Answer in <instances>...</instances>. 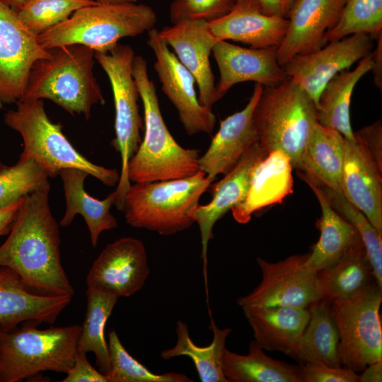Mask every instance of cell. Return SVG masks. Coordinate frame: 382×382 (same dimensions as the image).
I'll return each mask as SVG.
<instances>
[{
  "label": "cell",
  "mask_w": 382,
  "mask_h": 382,
  "mask_svg": "<svg viewBox=\"0 0 382 382\" xmlns=\"http://www.w3.org/2000/svg\"><path fill=\"white\" fill-rule=\"evenodd\" d=\"M50 187L23 197L0 246V266L16 272L37 293L73 296L74 289L61 262L59 224L50 210Z\"/></svg>",
  "instance_id": "6da1fadb"
},
{
  "label": "cell",
  "mask_w": 382,
  "mask_h": 382,
  "mask_svg": "<svg viewBox=\"0 0 382 382\" xmlns=\"http://www.w3.org/2000/svg\"><path fill=\"white\" fill-rule=\"evenodd\" d=\"M132 76L141 100L145 132L137 151L128 163L130 182L170 180L190 177L199 170V151L180 146L162 117L154 81L148 74L146 60L135 55Z\"/></svg>",
  "instance_id": "7a4b0ae2"
},
{
  "label": "cell",
  "mask_w": 382,
  "mask_h": 382,
  "mask_svg": "<svg viewBox=\"0 0 382 382\" xmlns=\"http://www.w3.org/2000/svg\"><path fill=\"white\" fill-rule=\"evenodd\" d=\"M47 50L50 56L31 67L21 100L48 99L70 114H83L88 120L94 105L105 103L93 74L94 50L78 44Z\"/></svg>",
  "instance_id": "3957f363"
},
{
  "label": "cell",
  "mask_w": 382,
  "mask_h": 382,
  "mask_svg": "<svg viewBox=\"0 0 382 382\" xmlns=\"http://www.w3.org/2000/svg\"><path fill=\"white\" fill-rule=\"evenodd\" d=\"M154 10L137 3H99L76 11L64 22L37 36L45 50L82 45L94 52L108 53L123 37H136L154 28Z\"/></svg>",
  "instance_id": "277c9868"
},
{
  "label": "cell",
  "mask_w": 382,
  "mask_h": 382,
  "mask_svg": "<svg viewBox=\"0 0 382 382\" xmlns=\"http://www.w3.org/2000/svg\"><path fill=\"white\" fill-rule=\"evenodd\" d=\"M211 183L202 170L180 179L134 183L125 196V221L161 236L185 231L195 223L199 199Z\"/></svg>",
  "instance_id": "5b68a950"
},
{
  "label": "cell",
  "mask_w": 382,
  "mask_h": 382,
  "mask_svg": "<svg viewBox=\"0 0 382 382\" xmlns=\"http://www.w3.org/2000/svg\"><path fill=\"white\" fill-rule=\"evenodd\" d=\"M26 321L10 331L0 328V382H20L42 371L66 374L73 366L81 327L38 329Z\"/></svg>",
  "instance_id": "8992f818"
},
{
  "label": "cell",
  "mask_w": 382,
  "mask_h": 382,
  "mask_svg": "<svg viewBox=\"0 0 382 382\" xmlns=\"http://www.w3.org/2000/svg\"><path fill=\"white\" fill-rule=\"evenodd\" d=\"M253 121L260 146L267 153L280 151L299 170L303 151L317 122L312 99L293 79L263 87Z\"/></svg>",
  "instance_id": "52a82bcc"
},
{
  "label": "cell",
  "mask_w": 382,
  "mask_h": 382,
  "mask_svg": "<svg viewBox=\"0 0 382 382\" xmlns=\"http://www.w3.org/2000/svg\"><path fill=\"white\" fill-rule=\"evenodd\" d=\"M16 110L4 115V123L20 133L23 149L20 158L32 159L50 178H54L64 168L86 171L105 185L118 183L116 169L96 165L81 155L62 131L59 123L47 117L42 100H21Z\"/></svg>",
  "instance_id": "ba28073f"
},
{
  "label": "cell",
  "mask_w": 382,
  "mask_h": 382,
  "mask_svg": "<svg viewBox=\"0 0 382 382\" xmlns=\"http://www.w3.org/2000/svg\"><path fill=\"white\" fill-rule=\"evenodd\" d=\"M95 59L111 84L115 110V138L111 145L121 156V173L115 190L117 209L122 211L125 196L131 186L128 163L141 141L144 123L139 112V91L132 76L134 52L129 45L117 44L110 52H95Z\"/></svg>",
  "instance_id": "9c48e42d"
},
{
  "label": "cell",
  "mask_w": 382,
  "mask_h": 382,
  "mask_svg": "<svg viewBox=\"0 0 382 382\" xmlns=\"http://www.w3.org/2000/svg\"><path fill=\"white\" fill-rule=\"evenodd\" d=\"M381 302L382 288L373 280L353 296L330 303L342 366L359 373L382 359Z\"/></svg>",
  "instance_id": "30bf717a"
},
{
  "label": "cell",
  "mask_w": 382,
  "mask_h": 382,
  "mask_svg": "<svg viewBox=\"0 0 382 382\" xmlns=\"http://www.w3.org/2000/svg\"><path fill=\"white\" fill-rule=\"evenodd\" d=\"M308 255H293L277 262L257 257L262 281L250 294L238 298L237 304L242 308H308L320 299L316 272L305 265Z\"/></svg>",
  "instance_id": "8fae6325"
},
{
  "label": "cell",
  "mask_w": 382,
  "mask_h": 382,
  "mask_svg": "<svg viewBox=\"0 0 382 382\" xmlns=\"http://www.w3.org/2000/svg\"><path fill=\"white\" fill-rule=\"evenodd\" d=\"M146 43L156 58L154 66L161 90L176 108L186 133L189 136L199 132L211 134L216 117L212 109L199 103L193 75L170 50L158 30L154 28L148 32Z\"/></svg>",
  "instance_id": "7c38bea8"
},
{
  "label": "cell",
  "mask_w": 382,
  "mask_h": 382,
  "mask_svg": "<svg viewBox=\"0 0 382 382\" xmlns=\"http://www.w3.org/2000/svg\"><path fill=\"white\" fill-rule=\"evenodd\" d=\"M50 56L18 13L0 0V103L20 100L31 67Z\"/></svg>",
  "instance_id": "4fadbf2b"
},
{
  "label": "cell",
  "mask_w": 382,
  "mask_h": 382,
  "mask_svg": "<svg viewBox=\"0 0 382 382\" xmlns=\"http://www.w3.org/2000/svg\"><path fill=\"white\" fill-rule=\"evenodd\" d=\"M373 39L366 33H354L328 42L318 50L294 56L282 67L287 76L296 82L318 105L328 82L371 52Z\"/></svg>",
  "instance_id": "5bb4252c"
},
{
  "label": "cell",
  "mask_w": 382,
  "mask_h": 382,
  "mask_svg": "<svg viewBox=\"0 0 382 382\" xmlns=\"http://www.w3.org/2000/svg\"><path fill=\"white\" fill-rule=\"evenodd\" d=\"M150 273L144 243L122 237L108 244L94 260L86 277L87 287L120 297L141 289Z\"/></svg>",
  "instance_id": "9a60e30c"
},
{
  "label": "cell",
  "mask_w": 382,
  "mask_h": 382,
  "mask_svg": "<svg viewBox=\"0 0 382 382\" xmlns=\"http://www.w3.org/2000/svg\"><path fill=\"white\" fill-rule=\"evenodd\" d=\"M277 47L245 48L218 40L212 49L219 71L215 86L218 101L235 84L254 81L264 87L278 86L289 77L277 58Z\"/></svg>",
  "instance_id": "2e32d148"
},
{
  "label": "cell",
  "mask_w": 382,
  "mask_h": 382,
  "mask_svg": "<svg viewBox=\"0 0 382 382\" xmlns=\"http://www.w3.org/2000/svg\"><path fill=\"white\" fill-rule=\"evenodd\" d=\"M267 154L257 141L253 144L230 172L221 180L210 185L212 200L207 204H199L195 212V221L200 231L201 260L206 287L208 245L214 238L213 228L228 211L243 202L249 190L253 172Z\"/></svg>",
  "instance_id": "e0dca14e"
},
{
  "label": "cell",
  "mask_w": 382,
  "mask_h": 382,
  "mask_svg": "<svg viewBox=\"0 0 382 382\" xmlns=\"http://www.w3.org/2000/svg\"><path fill=\"white\" fill-rule=\"evenodd\" d=\"M161 37L182 64L193 75L199 90V103L209 109L216 102L214 76L209 56L218 41L212 34L208 22L184 21L158 31Z\"/></svg>",
  "instance_id": "ac0fdd59"
},
{
  "label": "cell",
  "mask_w": 382,
  "mask_h": 382,
  "mask_svg": "<svg viewBox=\"0 0 382 382\" xmlns=\"http://www.w3.org/2000/svg\"><path fill=\"white\" fill-rule=\"evenodd\" d=\"M345 0H296L287 18L288 28L277 50L283 66L296 55L314 52L325 45L324 35L339 21Z\"/></svg>",
  "instance_id": "d6986e66"
},
{
  "label": "cell",
  "mask_w": 382,
  "mask_h": 382,
  "mask_svg": "<svg viewBox=\"0 0 382 382\" xmlns=\"http://www.w3.org/2000/svg\"><path fill=\"white\" fill-rule=\"evenodd\" d=\"M263 87L255 83L245 107L221 122L209 148L199 156V170L212 183L218 175L230 172L243 154L257 141L253 114Z\"/></svg>",
  "instance_id": "ffe728a7"
},
{
  "label": "cell",
  "mask_w": 382,
  "mask_h": 382,
  "mask_svg": "<svg viewBox=\"0 0 382 382\" xmlns=\"http://www.w3.org/2000/svg\"><path fill=\"white\" fill-rule=\"evenodd\" d=\"M71 299L37 293L16 272L0 266V328L5 331L30 320L53 324Z\"/></svg>",
  "instance_id": "44dd1931"
},
{
  "label": "cell",
  "mask_w": 382,
  "mask_h": 382,
  "mask_svg": "<svg viewBox=\"0 0 382 382\" xmlns=\"http://www.w3.org/2000/svg\"><path fill=\"white\" fill-rule=\"evenodd\" d=\"M341 190L382 233V170L355 139H345Z\"/></svg>",
  "instance_id": "7402d4cb"
},
{
  "label": "cell",
  "mask_w": 382,
  "mask_h": 382,
  "mask_svg": "<svg viewBox=\"0 0 382 382\" xmlns=\"http://www.w3.org/2000/svg\"><path fill=\"white\" fill-rule=\"evenodd\" d=\"M287 18L262 13L249 0H236L223 17L208 22L217 40H233L253 48L278 47L286 33Z\"/></svg>",
  "instance_id": "603a6c76"
},
{
  "label": "cell",
  "mask_w": 382,
  "mask_h": 382,
  "mask_svg": "<svg viewBox=\"0 0 382 382\" xmlns=\"http://www.w3.org/2000/svg\"><path fill=\"white\" fill-rule=\"evenodd\" d=\"M292 169L284 153H268L253 172L246 197L231 209L234 219L246 224L255 212L282 202L293 191Z\"/></svg>",
  "instance_id": "cb8c5ba5"
},
{
  "label": "cell",
  "mask_w": 382,
  "mask_h": 382,
  "mask_svg": "<svg viewBox=\"0 0 382 382\" xmlns=\"http://www.w3.org/2000/svg\"><path fill=\"white\" fill-rule=\"evenodd\" d=\"M256 342L264 349L289 357L295 349L308 320V308L243 307Z\"/></svg>",
  "instance_id": "d4e9b609"
},
{
  "label": "cell",
  "mask_w": 382,
  "mask_h": 382,
  "mask_svg": "<svg viewBox=\"0 0 382 382\" xmlns=\"http://www.w3.org/2000/svg\"><path fill=\"white\" fill-rule=\"evenodd\" d=\"M298 175L312 190L321 209V216L316 222L320 238L305 262L307 267L318 272L334 264L361 238L356 228L333 209L319 184L302 172L298 171Z\"/></svg>",
  "instance_id": "484cf974"
},
{
  "label": "cell",
  "mask_w": 382,
  "mask_h": 382,
  "mask_svg": "<svg viewBox=\"0 0 382 382\" xmlns=\"http://www.w3.org/2000/svg\"><path fill=\"white\" fill-rule=\"evenodd\" d=\"M59 175L63 182L66 199V210L59 226H68L76 214H81L90 232L91 244L96 247L102 232L118 226L116 218L110 212L115 203V191L99 200L84 190V181L88 175L86 171L69 168L62 169Z\"/></svg>",
  "instance_id": "4316f807"
},
{
  "label": "cell",
  "mask_w": 382,
  "mask_h": 382,
  "mask_svg": "<svg viewBox=\"0 0 382 382\" xmlns=\"http://www.w3.org/2000/svg\"><path fill=\"white\" fill-rule=\"evenodd\" d=\"M330 302L319 299L308 307L309 320L289 357L299 364L342 366L340 335Z\"/></svg>",
  "instance_id": "83f0119b"
},
{
  "label": "cell",
  "mask_w": 382,
  "mask_h": 382,
  "mask_svg": "<svg viewBox=\"0 0 382 382\" xmlns=\"http://www.w3.org/2000/svg\"><path fill=\"white\" fill-rule=\"evenodd\" d=\"M345 138L337 130L316 122L304 147L299 170L318 184L341 190Z\"/></svg>",
  "instance_id": "f1b7e54d"
},
{
  "label": "cell",
  "mask_w": 382,
  "mask_h": 382,
  "mask_svg": "<svg viewBox=\"0 0 382 382\" xmlns=\"http://www.w3.org/2000/svg\"><path fill=\"white\" fill-rule=\"evenodd\" d=\"M372 67L371 52L359 61L354 70H342L328 82L316 107V118L320 125L337 130L346 139H354L350 122L351 98L358 81Z\"/></svg>",
  "instance_id": "f546056e"
},
{
  "label": "cell",
  "mask_w": 382,
  "mask_h": 382,
  "mask_svg": "<svg viewBox=\"0 0 382 382\" xmlns=\"http://www.w3.org/2000/svg\"><path fill=\"white\" fill-rule=\"evenodd\" d=\"M316 274L320 299L330 303L353 296L374 280L373 268L361 238L334 264Z\"/></svg>",
  "instance_id": "4dcf8cb0"
},
{
  "label": "cell",
  "mask_w": 382,
  "mask_h": 382,
  "mask_svg": "<svg viewBox=\"0 0 382 382\" xmlns=\"http://www.w3.org/2000/svg\"><path fill=\"white\" fill-rule=\"evenodd\" d=\"M255 340L247 354L226 348L222 358V371L228 382H300L299 366L267 356Z\"/></svg>",
  "instance_id": "1f68e13d"
},
{
  "label": "cell",
  "mask_w": 382,
  "mask_h": 382,
  "mask_svg": "<svg viewBox=\"0 0 382 382\" xmlns=\"http://www.w3.org/2000/svg\"><path fill=\"white\" fill-rule=\"evenodd\" d=\"M209 329L213 332L210 345L199 347L190 337L187 325L178 320L176 323L177 342L170 349L162 350L160 356L168 360L174 357H190L196 368L202 382H228L222 371V358L226 349V341L232 332L230 328H219L210 315Z\"/></svg>",
  "instance_id": "d6a6232c"
},
{
  "label": "cell",
  "mask_w": 382,
  "mask_h": 382,
  "mask_svg": "<svg viewBox=\"0 0 382 382\" xmlns=\"http://www.w3.org/2000/svg\"><path fill=\"white\" fill-rule=\"evenodd\" d=\"M86 298V312L81 326L77 352L94 353L98 370L106 374L110 369V352L105 328L118 298L91 287H87Z\"/></svg>",
  "instance_id": "836d02e7"
},
{
  "label": "cell",
  "mask_w": 382,
  "mask_h": 382,
  "mask_svg": "<svg viewBox=\"0 0 382 382\" xmlns=\"http://www.w3.org/2000/svg\"><path fill=\"white\" fill-rule=\"evenodd\" d=\"M110 369L108 382H191L183 374H155L135 359L125 348L115 330L108 333Z\"/></svg>",
  "instance_id": "e575fe53"
},
{
  "label": "cell",
  "mask_w": 382,
  "mask_h": 382,
  "mask_svg": "<svg viewBox=\"0 0 382 382\" xmlns=\"http://www.w3.org/2000/svg\"><path fill=\"white\" fill-rule=\"evenodd\" d=\"M359 33L369 35L373 40L382 35V0H345L341 17L325 33L324 42Z\"/></svg>",
  "instance_id": "d590c367"
},
{
  "label": "cell",
  "mask_w": 382,
  "mask_h": 382,
  "mask_svg": "<svg viewBox=\"0 0 382 382\" xmlns=\"http://www.w3.org/2000/svg\"><path fill=\"white\" fill-rule=\"evenodd\" d=\"M320 187L333 209L357 230L369 257L374 280L382 288V233L377 231L364 214L350 203L342 192Z\"/></svg>",
  "instance_id": "8d00e7d4"
},
{
  "label": "cell",
  "mask_w": 382,
  "mask_h": 382,
  "mask_svg": "<svg viewBox=\"0 0 382 382\" xmlns=\"http://www.w3.org/2000/svg\"><path fill=\"white\" fill-rule=\"evenodd\" d=\"M48 178L32 159L20 158L11 166L0 163V207L50 185Z\"/></svg>",
  "instance_id": "74e56055"
},
{
  "label": "cell",
  "mask_w": 382,
  "mask_h": 382,
  "mask_svg": "<svg viewBox=\"0 0 382 382\" xmlns=\"http://www.w3.org/2000/svg\"><path fill=\"white\" fill-rule=\"evenodd\" d=\"M94 0H27L17 12L23 24L36 36L60 24Z\"/></svg>",
  "instance_id": "f35d334b"
},
{
  "label": "cell",
  "mask_w": 382,
  "mask_h": 382,
  "mask_svg": "<svg viewBox=\"0 0 382 382\" xmlns=\"http://www.w3.org/2000/svg\"><path fill=\"white\" fill-rule=\"evenodd\" d=\"M236 0H173L169 16L173 24L192 20L211 22L226 15Z\"/></svg>",
  "instance_id": "ab89813d"
},
{
  "label": "cell",
  "mask_w": 382,
  "mask_h": 382,
  "mask_svg": "<svg viewBox=\"0 0 382 382\" xmlns=\"http://www.w3.org/2000/svg\"><path fill=\"white\" fill-rule=\"evenodd\" d=\"M300 382H359V374L352 370L320 364H299Z\"/></svg>",
  "instance_id": "60d3db41"
},
{
  "label": "cell",
  "mask_w": 382,
  "mask_h": 382,
  "mask_svg": "<svg viewBox=\"0 0 382 382\" xmlns=\"http://www.w3.org/2000/svg\"><path fill=\"white\" fill-rule=\"evenodd\" d=\"M354 137L382 170V125L377 120L354 132Z\"/></svg>",
  "instance_id": "b9f144b4"
},
{
  "label": "cell",
  "mask_w": 382,
  "mask_h": 382,
  "mask_svg": "<svg viewBox=\"0 0 382 382\" xmlns=\"http://www.w3.org/2000/svg\"><path fill=\"white\" fill-rule=\"evenodd\" d=\"M61 382H108L105 374L89 363L86 353L77 352L73 366Z\"/></svg>",
  "instance_id": "7bdbcfd3"
},
{
  "label": "cell",
  "mask_w": 382,
  "mask_h": 382,
  "mask_svg": "<svg viewBox=\"0 0 382 382\" xmlns=\"http://www.w3.org/2000/svg\"><path fill=\"white\" fill-rule=\"evenodd\" d=\"M262 13L287 18L296 0H249Z\"/></svg>",
  "instance_id": "ee69618b"
},
{
  "label": "cell",
  "mask_w": 382,
  "mask_h": 382,
  "mask_svg": "<svg viewBox=\"0 0 382 382\" xmlns=\"http://www.w3.org/2000/svg\"><path fill=\"white\" fill-rule=\"evenodd\" d=\"M23 197L8 206L0 207V236L9 233Z\"/></svg>",
  "instance_id": "f6af8a7d"
},
{
  "label": "cell",
  "mask_w": 382,
  "mask_h": 382,
  "mask_svg": "<svg viewBox=\"0 0 382 382\" xmlns=\"http://www.w3.org/2000/svg\"><path fill=\"white\" fill-rule=\"evenodd\" d=\"M376 40V47L372 54L373 67L371 70L374 74V83L380 90L382 88V35Z\"/></svg>",
  "instance_id": "bcb514c9"
},
{
  "label": "cell",
  "mask_w": 382,
  "mask_h": 382,
  "mask_svg": "<svg viewBox=\"0 0 382 382\" xmlns=\"http://www.w3.org/2000/svg\"><path fill=\"white\" fill-rule=\"evenodd\" d=\"M382 359L370 364L359 375V382H381Z\"/></svg>",
  "instance_id": "7dc6e473"
},
{
  "label": "cell",
  "mask_w": 382,
  "mask_h": 382,
  "mask_svg": "<svg viewBox=\"0 0 382 382\" xmlns=\"http://www.w3.org/2000/svg\"><path fill=\"white\" fill-rule=\"evenodd\" d=\"M16 12H18L27 0H1Z\"/></svg>",
  "instance_id": "c3c4849f"
},
{
  "label": "cell",
  "mask_w": 382,
  "mask_h": 382,
  "mask_svg": "<svg viewBox=\"0 0 382 382\" xmlns=\"http://www.w3.org/2000/svg\"><path fill=\"white\" fill-rule=\"evenodd\" d=\"M99 3H110V4H119V3H137L138 0H94Z\"/></svg>",
  "instance_id": "681fc988"
},
{
  "label": "cell",
  "mask_w": 382,
  "mask_h": 382,
  "mask_svg": "<svg viewBox=\"0 0 382 382\" xmlns=\"http://www.w3.org/2000/svg\"><path fill=\"white\" fill-rule=\"evenodd\" d=\"M3 104L0 103V108H1Z\"/></svg>",
  "instance_id": "f907efd6"
}]
</instances>
